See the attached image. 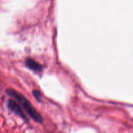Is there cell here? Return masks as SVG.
Returning <instances> with one entry per match:
<instances>
[{
  "label": "cell",
  "instance_id": "obj_1",
  "mask_svg": "<svg viewBox=\"0 0 133 133\" xmlns=\"http://www.w3.org/2000/svg\"><path fill=\"white\" fill-rule=\"evenodd\" d=\"M6 92L8 95L11 97H14L16 100L18 102L19 105L22 106V107L25 109L26 112L31 117V118L35 121L37 122L38 123H42L43 122V118L41 115L38 113V112L34 108L32 104L30 101L26 98L25 97L22 95L21 94L18 93L17 91L14 90L9 88L6 90Z\"/></svg>",
  "mask_w": 133,
  "mask_h": 133
},
{
  "label": "cell",
  "instance_id": "obj_2",
  "mask_svg": "<svg viewBox=\"0 0 133 133\" xmlns=\"http://www.w3.org/2000/svg\"><path fill=\"white\" fill-rule=\"evenodd\" d=\"M7 105L9 109H10V110H11L13 112H14L16 114L19 116L21 117L22 118H23L24 120L27 121L26 116L25 115L24 113H23V110H22V108H21L19 103H18L16 101H14V100L10 99L8 101Z\"/></svg>",
  "mask_w": 133,
  "mask_h": 133
},
{
  "label": "cell",
  "instance_id": "obj_3",
  "mask_svg": "<svg viewBox=\"0 0 133 133\" xmlns=\"http://www.w3.org/2000/svg\"><path fill=\"white\" fill-rule=\"evenodd\" d=\"M25 65L29 69L35 71H41L42 70V66L41 64L36 61L31 59V58H27L25 61Z\"/></svg>",
  "mask_w": 133,
  "mask_h": 133
},
{
  "label": "cell",
  "instance_id": "obj_4",
  "mask_svg": "<svg viewBox=\"0 0 133 133\" xmlns=\"http://www.w3.org/2000/svg\"><path fill=\"white\" fill-rule=\"evenodd\" d=\"M33 95L35 96V98L38 100V101H40V97H41V94H40V92L38 90H34L33 91Z\"/></svg>",
  "mask_w": 133,
  "mask_h": 133
}]
</instances>
